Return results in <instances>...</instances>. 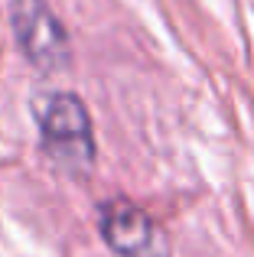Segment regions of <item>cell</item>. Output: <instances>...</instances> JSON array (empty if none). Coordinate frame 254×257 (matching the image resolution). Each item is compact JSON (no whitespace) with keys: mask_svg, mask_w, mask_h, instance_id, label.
Instances as JSON below:
<instances>
[{"mask_svg":"<svg viewBox=\"0 0 254 257\" xmlns=\"http://www.w3.org/2000/svg\"><path fill=\"white\" fill-rule=\"evenodd\" d=\"M43 127V147L49 160L69 176L91 173L95 163V134H91V114L85 101L72 91H59L46 101L39 111Z\"/></svg>","mask_w":254,"mask_h":257,"instance_id":"cell-1","label":"cell"},{"mask_svg":"<svg viewBox=\"0 0 254 257\" xmlns=\"http://www.w3.org/2000/svg\"><path fill=\"white\" fill-rule=\"evenodd\" d=\"M10 23H13V33H17L23 56L36 69L56 72L69 65V56H72L69 33H65L62 20L43 0H17L10 10Z\"/></svg>","mask_w":254,"mask_h":257,"instance_id":"cell-2","label":"cell"},{"mask_svg":"<svg viewBox=\"0 0 254 257\" xmlns=\"http://www.w3.org/2000/svg\"><path fill=\"white\" fill-rule=\"evenodd\" d=\"M101 234L121 257H170V238L150 218V212L131 202H108L101 208Z\"/></svg>","mask_w":254,"mask_h":257,"instance_id":"cell-3","label":"cell"}]
</instances>
